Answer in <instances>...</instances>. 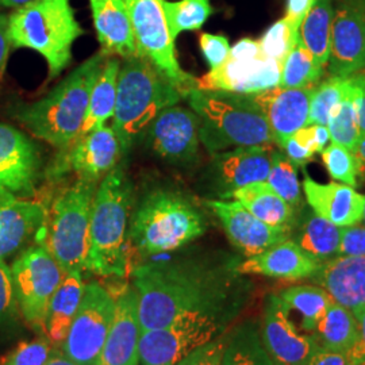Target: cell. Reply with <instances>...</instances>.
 <instances>
[{
    "instance_id": "obj_1",
    "label": "cell",
    "mask_w": 365,
    "mask_h": 365,
    "mask_svg": "<svg viewBox=\"0 0 365 365\" xmlns=\"http://www.w3.org/2000/svg\"><path fill=\"white\" fill-rule=\"evenodd\" d=\"M138 299L141 333L170 325L194 313L235 317L242 304L244 284L235 267L184 257L146 262L131 271Z\"/></svg>"
},
{
    "instance_id": "obj_2",
    "label": "cell",
    "mask_w": 365,
    "mask_h": 365,
    "mask_svg": "<svg viewBox=\"0 0 365 365\" xmlns=\"http://www.w3.org/2000/svg\"><path fill=\"white\" fill-rule=\"evenodd\" d=\"M110 56L96 53L43 98L16 106L13 117L34 137L63 150L73 144L87 115L92 88Z\"/></svg>"
},
{
    "instance_id": "obj_3",
    "label": "cell",
    "mask_w": 365,
    "mask_h": 365,
    "mask_svg": "<svg viewBox=\"0 0 365 365\" xmlns=\"http://www.w3.org/2000/svg\"><path fill=\"white\" fill-rule=\"evenodd\" d=\"M133 182L117 165L101 180L92 202L86 269L102 277H125L129 271L128 226Z\"/></svg>"
},
{
    "instance_id": "obj_4",
    "label": "cell",
    "mask_w": 365,
    "mask_h": 365,
    "mask_svg": "<svg viewBox=\"0 0 365 365\" xmlns=\"http://www.w3.org/2000/svg\"><path fill=\"white\" fill-rule=\"evenodd\" d=\"M185 99L199 120L200 143L211 156L235 148L276 145L252 95L192 88Z\"/></svg>"
},
{
    "instance_id": "obj_5",
    "label": "cell",
    "mask_w": 365,
    "mask_h": 365,
    "mask_svg": "<svg viewBox=\"0 0 365 365\" xmlns=\"http://www.w3.org/2000/svg\"><path fill=\"white\" fill-rule=\"evenodd\" d=\"M185 99L156 66L143 57L120 61L113 130L117 134L122 157L130 152L149 123L167 107Z\"/></svg>"
},
{
    "instance_id": "obj_6",
    "label": "cell",
    "mask_w": 365,
    "mask_h": 365,
    "mask_svg": "<svg viewBox=\"0 0 365 365\" xmlns=\"http://www.w3.org/2000/svg\"><path fill=\"white\" fill-rule=\"evenodd\" d=\"M206 232L194 203L180 192L157 190L145 196L128 229V245L143 256L173 252Z\"/></svg>"
},
{
    "instance_id": "obj_7",
    "label": "cell",
    "mask_w": 365,
    "mask_h": 365,
    "mask_svg": "<svg viewBox=\"0 0 365 365\" xmlns=\"http://www.w3.org/2000/svg\"><path fill=\"white\" fill-rule=\"evenodd\" d=\"M84 30L75 16L71 0H33L9 16L13 48L39 53L57 78L72 61L73 45Z\"/></svg>"
},
{
    "instance_id": "obj_8",
    "label": "cell",
    "mask_w": 365,
    "mask_h": 365,
    "mask_svg": "<svg viewBox=\"0 0 365 365\" xmlns=\"http://www.w3.org/2000/svg\"><path fill=\"white\" fill-rule=\"evenodd\" d=\"M99 182L78 179L53 202L45 247L64 274L86 269L92 202Z\"/></svg>"
},
{
    "instance_id": "obj_9",
    "label": "cell",
    "mask_w": 365,
    "mask_h": 365,
    "mask_svg": "<svg viewBox=\"0 0 365 365\" xmlns=\"http://www.w3.org/2000/svg\"><path fill=\"white\" fill-rule=\"evenodd\" d=\"M232 318L226 314H188L168 327L144 331L140 339V363L176 365L197 348L218 339Z\"/></svg>"
},
{
    "instance_id": "obj_10",
    "label": "cell",
    "mask_w": 365,
    "mask_h": 365,
    "mask_svg": "<svg viewBox=\"0 0 365 365\" xmlns=\"http://www.w3.org/2000/svg\"><path fill=\"white\" fill-rule=\"evenodd\" d=\"M164 0H125L130 15L137 54L157 69L187 96L196 88L192 75L182 71L176 57L175 39L170 37L163 10Z\"/></svg>"
},
{
    "instance_id": "obj_11",
    "label": "cell",
    "mask_w": 365,
    "mask_h": 365,
    "mask_svg": "<svg viewBox=\"0 0 365 365\" xmlns=\"http://www.w3.org/2000/svg\"><path fill=\"white\" fill-rule=\"evenodd\" d=\"M283 64L262 56L259 41L242 38L230 48L229 57L196 80V88L255 95L280 84Z\"/></svg>"
},
{
    "instance_id": "obj_12",
    "label": "cell",
    "mask_w": 365,
    "mask_h": 365,
    "mask_svg": "<svg viewBox=\"0 0 365 365\" xmlns=\"http://www.w3.org/2000/svg\"><path fill=\"white\" fill-rule=\"evenodd\" d=\"M15 292L24 321L43 334L45 318L53 294L64 279V271L45 245L24 250L11 265Z\"/></svg>"
},
{
    "instance_id": "obj_13",
    "label": "cell",
    "mask_w": 365,
    "mask_h": 365,
    "mask_svg": "<svg viewBox=\"0 0 365 365\" xmlns=\"http://www.w3.org/2000/svg\"><path fill=\"white\" fill-rule=\"evenodd\" d=\"M115 313L114 295L99 282L86 284L63 353L78 365H98Z\"/></svg>"
},
{
    "instance_id": "obj_14",
    "label": "cell",
    "mask_w": 365,
    "mask_h": 365,
    "mask_svg": "<svg viewBox=\"0 0 365 365\" xmlns=\"http://www.w3.org/2000/svg\"><path fill=\"white\" fill-rule=\"evenodd\" d=\"M120 157L122 150L117 134L113 128L103 125L80 135L69 148L63 149L46 170V176L52 180H60L68 175H76L78 179L101 182L117 167Z\"/></svg>"
},
{
    "instance_id": "obj_15",
    "label": "cell",
    "mask_w": 365,
    "mask_h": 365,
    "mask_svg": "<svg viewBox=\"0 0 365 365\" xmlns=\"http://www.w3.org/2000/svg\"><path fill=\"white\" fill-rule=\"evenodd\" d=\"M42 157L25 133L0 123V199H29L36 195Z\"/></svg>"
},
{
    "instance_id": "obj_16",
    "label": "cell",
    "mask_w": 365,
    "mask_h": 365,
    "mask_svg": "<svg viewBox=\"0 0 365 365\" xmlns=\"http://www.w3.org/2000/svg\"><path fill=\"white\" fill-rule=\"evenodd\" d=\"M145 143L163 160L175 165L192 164L199 155V120L190 107L164 108L145 129Z\"/></svg>"
},
{
    "instance_id": "obj_17",
    "label": "cell",
    "mask_w": 365,
    "mask_h": 365,
    "mask_svg": "<svg viewBox=\"0 0 365 365\" xmlns=\"http://www.w3.org/2000/svg\"><path fill=\"white\" fill-rule=\"evenodd\" d=\"M333 21L327 68L331 76L365 69V7L361 0H331Z\"/></svg>"
},
{
    "instance_id": "obj_18",
    "label": "cell",
    "mask_w": 365,
    "mask_h": 365,
    "mask_svg": "<svg viewBox=\"0 0 365 365\" xmlns=\"http://www.w3.org/2000/svg\"><path fill=\"white\" fill-rule=\"evenodd\" d=\"M261 339L274 365H306L321 349L314 334H300L279 295L267 298Z\"/></svg>"
},
{
    "instance_id": "obj_19",
    "label": "cell",
    "mask_w": 365,
    "mask_h": 365,
    "mask_svg": "<svg viewBox=\"0 0 365 365\" xmlns=\"http://www.w3.org/2000/svg\"><path fill=\"white\" fill-rule=\"evenodd\" d=\"M207 206L221 222L230 242L247 257L256 256L291 237V229L267 225L235 199L207 200Z\"/></svg>"
},
{
    "instance_id": "obj_20",
    "label": "cell",
    "mask_w": 365,
    "mask_h": 365,
    "mask_svg": "<svg viewBox=\"0 0 365 365\" xmlns=\"http://www.w3.org/2000/svg\"><path fill=\"white\" fill-rule=\"evenodd\" d=\"M114 299V319L98 365H138L141 327L135 288L122 284Z\"/></svg>"
},
{
    "instance_id": "obj_21",
    "label": "cell",
    "mask_w": 365,
    "mask_h": 365,
    "mask_svg": "<svg viewBox=\"0 0 365 365\" xmlns=\"http://www.w3.org/2000/svg\"><path fill=\"white\" fill-rule=\"evenodd\" d=\"M274 146H248L225 150L212 156L211 178L227 199L237 188L256 182H265L271 170Z\"/></svg>"
},
{
    "instance_id": "obj_22",
    "label": "cell",
    "mask_w": 365,
    "mask_h": 365,
    "mask_svg": "<svg viewBox=\"0 0 365 365\" xmlns=\"http://www.w3.org/2000/svg\"><path fill=\"white\" fill-rule=\"evenodd\" d=\"M314 88L315 86L303 88H283L277 86L252 95L267 118L274 144L279 148L295 131L307 125Z\"/></svg>"
},
{
    "instance_id": "obj_23",
    "label": "cell",
    "mask_w": 365,
    "mask_h": 365,
    "mask_svg": "<svg viewBox=\"0 0 365 365\" xmlns=\"http://www.w3.org/2000/svg\"><path fill=\"white\" fill-rule=\"evenodd\" d=\"M302 190L309 207L339 227L359 225L363 220L365 195L351 185L333 182L321 184L304 172Z\"/></svg>"
},
{
    "instance_id": "obj_24",
    "label": "cell",
    "mask_w": 365,
    "mask_h": 365,
    "mask_svg": "<svg viewBox=\"0 0 365 365\" xmlns=\"http://www.w3.org/2000/svg\"><path fill=\"white\" fill-rule=\"evenodd\" d=\"M319 264L288 238L237 264L235 271L240 274H260L279 280L298 282L310 279Z\"/></svg>"
},
{
    "instance_id": "obj_25",
    "label": "cell",
    "mask_w": 365,
    "mask_h": 365,
    "mask_svg": "<svg viewBox=\"0 0 365 365\" xmlns=\"http://www.w3.org/2000/svg\"><path fill=\"white\" fill-rule=\"evenodd\" d=\"M315 286L327 289L336 303L352 310L365 306V257L336 256L319 264L310 277Z\"/></svg>"
},
{
    "instance_id": "obj_26",
    "label": "cell",
    "mask_w": 365,
    "mask_h": 365,
    "mask_svg": "<svg viewBox=\"0 0 365 365\" xmlns=\"http://www.w3.org/2000/svg\"><path fill=\"white\" fill-rule=\"evenodd\" d=\"M48 220L42 203L29 199H0V260H7L38 235Z\"/></svg>"
},
{
    "instance_id": "obj_27",
    "label": "cell",
    "mask_w": 365,
    "mask_h": 365,
    "mask_svg": "<svg viewBox=\"0 0 365 365\" xmlns=\"http://www.w3.org/2000/svg\"><path fill=\"white\" fill-rule=\"evenodd\" d=\"M90 6L102 52L122 60L138 56L126 3L123 0H90Z\"/></svg>"
},
{
    "instance_id": "obj_28",
    "label": "cell",
    "mask_w": 365,
    "mask_h": 365,
    "mask_svg": "<svg viewBox=\"0 0 365 365\" xmlns=\"http://www.w3.org/2000/svg\"><path fill=\"white\" fill-rule=\"evenodd\" d=\"M84 280L81 272L66 274L61 284L53 294L49 303L43 336L51 341L53 346H61L66 339L69 327L78 313L84 292Z\"/></svg>"
},
{
    "instance_id": "obj_29",
    "label": "cell",
    "mask_w": 365,
    "mask_h": 365,
    "mask_svg": "<svg viewBox=\"0 0 365 365\" xmlns=\"http://www.w3.org/2000/svg\"><path fill=\"white\" fill-rule=\"evenodd\" d=\"M227 199L241 203L256 218L274 227H294L298 212L287 202L277 195L268 182L247 184L235 190Z\"/></svg>"
},
{
    "instance_id": "obj_30",
    "label": "cell",
    "mask_w": 365,
    "mask_h": 365,
    "mask_svg": "<svg viewBox=\"0 0 365 365\" xmlns=\"http://www.w3.org/2000/svg\"><path fill=\"white\" fill-rule=\"evenodd\" d=\"M303 215L297 220L291 238L302 250L318 262L333 259L339 253L341 227L317 215L313 210H302Z\"/></svg>"
},
{
    "instance_id": "obj_31",
    "label": "cell",
    "mask_w": 365,
    "mask_h": 365,
    "mask_svg": "<svg viewBox=\"0 0 365 365\" xmlns=\"http://www.w3.org/2000/svg\"><path fill=\"white\" fill-rule=\"evenodd\" d=\"M119 68L120 60L117 57L110 56L106 60L105 66L92 88L87 115L84 119L80 135L88 134L90 131L103 126L106 122L114 115L117 102Z\"/></svg>"
},
{
    "instance_id": "obj_32",
    "label": "cell",
    "mask_w": 365,
    "mask_h": 365,
    "mask_svg": "<svg viewBox=\"0 0 365 365\" xmlns=\"http://www.w3.org/2000/svg\"><path fill=\"white\" fill-rule=\"evenodd\" d=\"M357 318L352 310L333 302L314 330L321 348L333 352L348 353L357 339Z\"/></svg>"
},
{
    "instance_id": "obj_33",
    "label": "cell",
    "mask_w": 365,
    "mask_h": 365,
    "mask_svg": "<svg viewBox=\"0 0 365 365\" xmlns=\"http://www.w3.org/2000/svg\"><path fill=\"white\" fill-rule=\"evenodd\" d=\"M222 365H274L262 344L257 322H244L225 337Z\"/></svg>"
},
{
    "instance_id": "obj_34",
    "label": "cell",
    "mask_w": 365,
    "mask_h": 365,
    "mask_svg": "<svg viewBox=\"0 0 365 365\" xmlns=\"http://www.w3.org/2000/svg\"><path fill=\"white\" fill-rule=\"evenodd\" d=\"M333 1L314 0L299 29L300 42L313 54L317 64L327 68L330 53Z\"/></svg>"
},
{
    "instance_id": "obj_35",
    "label": "cell",
    "mask_w": 365,
    "mask_h": 365,
    "mask_svg": "<svg viewBox=\"0 0 365 365\" xmlns=\"http://www.w3.org/2000/svg\"><path fill=\"white\" fill-rule=\"evenodd\" d=\"M284 307L300 315V327L306 333H314L327 307L334 302L327 289L319 286H292L279 294Z\"/></svg>"
},
{
    "instance_id": "obj_36",
    "label": "cell",
    "mask_w": 365,
    "mask_h": 365,
    "mask_svg": "<svg viewBox=\"0 0 365 365\" xmlns=\"http://www.w3.org/2000/svg\"><path fill=\"white\" fill-rule=\"evenodd\" d=\"M353 86L345 99L331 113L327 130L331 143L341 145L353 153L360 140L359 128V88L353 78Z\"/></svg>"
},
{
    "instance_id": "obj_37",
    "label": "cell",
    "mask_w": 365,
    "mask_h": 365,
    "mask_svg": "<svg viewBox=\"0 0 365 365\" xmlns=\"http://www.w3.org/2000/svg\"><path fill=\"white\" fill-rule=\"evenodd\" d=\"M163 10L173 39L184 31L199 30L212 14L211 0H164Z\"/></svg>"
},
{
    "instance_id": "obj_38",
    "label": "cell",
    "mask_w": 365,
    "mask_h": 365,
    "mask_svg": "<svg viewBox=\"0 0 365 365\" xmlns=\"http://www.w3.org/2000/svg\"><path fill=\"white\" fill-rule=\"evenodd\" d=\"M325 73V68L318 66L313 54L298 39L283 63L279 87L303 88L317 86Z\"/></svg>"
},
{
    "instance_id": "obj_39",
    "label": "cell",
    "mask_w": 365,
    "mask_h": 365,
    "mask_svg": "<svg viewBox=\"0 0 365 365\" xmlns=\"http://www.w3.org/2000/svg\"><path fill=\"white\" fill-rule=\"evenodd\" d=\"M352 76H331L315 86L312 99L307 125L327 126L333 110L345 99L352 88Z\"/></svg>"
},
{
    "instance_id": "obj_40",
    "label": "cell",
    "mask_w": 365,
    "mask_h": 365,
    "mask_svg": "<svg viewBox=\"0 0 365 365\" xmlns=\"http://www.w3.org/2000/svg\"><path fill=\"white\" fill-rule=\"evenodd\" d=\"M268 184L277 195L282 196L288 205L299 212L303 209L302 187L298 179V167L286 156L283 150H272L271 170L267 178Z\"/></svg>"
},
{
    "instance_id": "obj_41",
    "label": "cell",
    "mask_w": 365,
    "mask_h": 365,
    "mask_svg": "<svg viewBox=\"0 0 365 365\" xmlns=\"http://www.w3.org/2000/svg\"><path fill=\"white\" fill-rule=\"evenodd\" d=\"M21 318L11 267L0 260V334L6 337L15 334L21 329Z\"/></svg>"
},
{
    "instance_id": "obj_42",
    "label": "cell",
    "mask_w": 365,
    "mask_h": 365,
    "mask_svg": "<svg viewBox=\"0 0 365 365\" xmlns=\"http://www.w3.org/2000/svg\"><path fill=\"white\" fill-rule=\"evenodd\" d=\"M299 39V31L294 30V27L288 24L287 19L283 18L274 22L264 36L261 37L260 51L267 58H272L274 61L284 63L288 53L292 51L295 43Z\"/></svg>"
},
{
    "instance_id": "obj_43",
    "label": "cell",
    "mask_w": 365,
    "mask_h": 365,
    "mask_svg": "<svg viewBox=\"0 0 365 365\" xmlns=\"http://www.w3.org/2000/svg\"><path fill=\"white\" fill-rule=\"evenodd\" d=\"M322 161L331 179L337 182L357 187V170L356 161L351 150L339 144L331 143L322 150Z\"/></svg>"
},
{
    "instance_id": "obj_44",
    "label": "cell",
    "mask_w": 365,
    "mask_h": 365,
    "mask_svg": "<svg viewBox=\"0 0 365 365\" xmlns=\"http://www.w3.org/2000/svg\"><path fill=\"white\" fill-rule=\"evenodd\" d=\"M53 349L54 346L45 336L22 341L6 356L0 365H45Z\"/></svg>"
},
{
    "instance_id": "obj_45",
    "label": "cell",
    "mask_w": 365,
    "mask_h": 365,
    "mask_svg": "<svg viewBox=\"0 0 365 365\" xmlns=\"http://www.w3.org/2000/svg\"><path fill=\"white\" fill-rule=\"evenodd\" d=\"M199 46L203 53L207 64L211 68H217L225 63L230 53V43L229 39L221 34H210L203 33L199 38Z\"/></svg>"
},
{
    "instance_id": "obj_46",
    "label": "cell",
    "mask_w": 365,
    "mask_h": 365,
    "mask_svg": "<svg viewBox=\"0 0 365 365\" xmlns=\"http://www.w3.org/2000/svg\"><path fill=\"white\" fill-rule=\"evenodd\" d=\"M225 337L220 336L184 357L176 365H222Z\"/></svg>"
},
{
    "instance_id": "obj_47",
    "label": "cell",
    "mask_w": 365,
    "mask_h": 365,
    "mask_svg": "<svg viewBox=\"0 0 365 365\" xmlns=\"http://www.w3.org/2000/svg\"><path fill=\"white\" fill-rule=\"evenodd\" d=\"M337 256H354L365 257V227L353 225L341 227L339 253Z\"/></svg>"
},
{
    "instance_id": "obj_48",
    "label": "cell",
    "mask_w": 365,
    "mask_h": 365,
    "mask_svg": "<svg viewBox=\"0 0 365 365\" xmlns=\"http://www.w3.org/2000/svg\"><path fill=\"white\" fill-rule=\"evenodd\" d=\"M292 137L298 141L303 148L312 150L314 153H322L330 140L327 126L322 125H306L295 131Z\"/></svg>"
},
{
    "instance_id": "obj_49",
    "label": "cell",
    "mask_w": 365,
    "mask_h": 365,
    "mask_svg": "<svg viewBox=\"0 0 365 365\" xmlns=\"http://www.w3.org/2000/svg\"><path fill=\"white\" fill-rule=\"evenodd\" d=\"M354 315L357 318V327H359V333H357V339L353 344L352 348L349 352L346 353L349 364L351 365H365V306L354 312Z\"/></svg>"
},
{
    "instance_id": "obj_50",
    "label": "cell",
    "mask_w": 365,
    "mask_h": 365,
    "mask_svg": "<svg viewBox=\"0 0 365 365\" xmlns=\"http://www.w3.org/2000/svg\"><path fill=\"white\" fill-rule=\"evenodd\" d=\"M282 149L284 150L286 156L292 161V164L298 168L304 167L307 163L313 161L314 156H315L314 152L298 144V141L292 135L286 140V143L283 144Z\"/></svg>"
},
{
    "instance_id": "obj_51",
    "label": "cell",
    "mask_w": 365,
    "mask_h": 365,
    "mask_svg": "<svg viewBox=\"0 0 365 365\" xmlns=\"http://www.w3.org/2000/svg\"><path fill=\"white\" fill-rule=\"evenodd\" d=\"M314 0H287V9H286V19L294 30L299 31L300 25L304 19V16L309 13V10L313 6Z\"/></svg>"
},
{
    "instance_id": "obj_52",
    "label": "cell",
    "mask_w": 365,
    "mask_h": 365,
    "mask_svg": "<svg viewBox=\"0 0 365 365\" xmlns=\"http://www.w3.org/2000/svg\"><path fill=\"white\" fill-rule=\"evenodd\" d=\"M11 48L13 45L9 36V16L0 14V80L6 71Z\"/></svg>"
},
{
    "instance_id": "obj_53",
    "label": "cell",
    "mask_w": 365,
    "mask_h": 365,
    "mask_svg": "<svg viewBox=\"0 0 365 365\" xmlns=\"http://www.w3.org/2000/svg\"><path fill=\"white\" fill-rule=\"evenodd\" d=\"M306 365H351L346 353L333 352L321 348Z\"/></svg>"
},
{
    "instance_id": "obj_54",
    "label": "cell",
    "mask_w": 365,
    "mask_h": 365,
    "mask_svg": "<svg viewBox=\"0 0 365 365\" xmlns=\"http://www.w3.org/2000/svg\"><path fill=\"white\" fill-rule=\"evenodd\" d=\"M359 88V128L360 138L365 135V73L359 72L353 75Z\"/></svg>"
},
{
    "instance_id": "obj_55",
    "label": "cell",
    "mask_w": 365,
    "mask_h": 365,
    "mask_svg": "<svg viewBox=\"0 0 365 365\" xmlns=\"http://www.w3.org/2000/svg\"><path fill=\"white\" fill-rule=\"evenodd\" d=\"M353 157L356 161V170H357V179H361L365 182V135L359 140L353 150Z\"/></svg>"
},
{
    "instance_id": "obj_56",
    "label": "cell",
    "mask_w": 365,
    "mask_h": 365,
    "mask_svg": "<svg viewBox=\"0 0 365 365\" xmlns=\"http://www.w3.org/2000/svg\"><path fill=\"white\" fill-rule=\"evenodd\" d=\"M45 365H78L72 361L71 359H68L66 354L63 352H60L57 348L53 349L52 354L49 357V360L45 363Z\"/></svg>"
},
{
    "instance_id": "obj_57",
    "label": "cell",
    "mask_w": 365,
    "mask_h": 365,
    "mask_svg": "<svg viewBox=\"0 0 365 365\" xmlns=\"http://www.w3.org/2000/svg\"><path fill=\"white\" fill-rule=\"evenodd\" d=\"M33 0H0V9H19Z\"/></svg>"
},
{
    "instance_id": "obj_58",
    "label": "cell",
    "mask_w": 365,
    "mask_h": 365,
    "mask_svg": "<svg viewBox=\"0 0 365 365\" xmlns=\"http://www.w3.org/2000/svg\"><path fill=\"white\" fill-rule=\"evenodd\" d=\"M361 222H363V225H364V227H365V203H364V211H363V220H361Z\"/></svg>"
},
{
    "instance_id": "obj_59",
    "label": "cell",
    "mask_w": 365,
    "mask_h": 365,
    "mask_svg": "<svg viewBox=\"0 0 365 365\" xmlns=\"http://www.w3.org/2000/svg\"><path fill=\"white\" fill-rule=\"evenodd\" d=\"M361 3H363V4H364V7H365V0H361Z\"/></svg>"
},
{
    "instance_id": "obj_60",
    "label": "cell",
    "mask_w": 365,
    "mask_h": 365,
    "mask_svg": "<svg viewBox=\"0 0 365 365\" xmlns=\"http://www.w3.org/2000/svg\"><path fill=\"white\" fill-rule=\"evenodd\" d=\"M123 1H125V0H123Z\"/></svg>"
}]
</instances>
